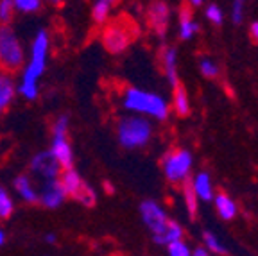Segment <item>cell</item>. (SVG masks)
<instances>
[{
  "label": "cell",
  "mask_w": 258,
  "mask_h": 256,
  "mask_svg": "<svg viewBox=\"0 0 258 256\" xmlns=\"http://www.w3.org/2000/svg\"><path fill=\"white\" fill-rule=\"evenodd\" d=\"M13 186H15V192L18 194V197L24 203L27 204L38 203V184L29 174H18L15 177V181H13Z\"/></svg>",
  "instance_id": "4fadbf2b"
},
{
  "label": "cell",
  "mask_w": 258,
  "mask_h": 256,
  "mask_svg": "<svg viewBox=\"0 0 258 256\" xmlns=\"http://www.w3.org/2000/svg\"><path fill=\"white\" fill-rule=\"evenodd\" d=\"M192 154L185 149H172L161 158V170L167 181L172 184H183L188 181L192 170Z\"/></svg>",
  "instance_id": "52a82bcc"
},
{
  "label": "cell",
  "mask_w": 258,
  "mask_h": 256,
  "mask_svg": "<svg viewBox=\"0 0 258 256\" xmlns=\"http://www.w3.org/2000/svg\"><path fill=\"white\" fill-rule=\"evenodd\" d=\"M172 109L176 115L179 116H186L190 113V99L186 90L183 88L181 84L176 86L172 92Z\"/></svg>",
  "instance_id": "44dd1931"
},
{
  "label": "cell",
  "mask_w": 258,
  "mask_h": 256,
  "mask_svg": "<svg viewBox=\"0 0 258 256\" xmlns=\"http://www.w3.org/2000/svg\"><path fill=\"white\" fill-rule=\"evenodd\" d=\"M203 240H205V247H206V251H208V252H215V254H221V256L228 254V249L222 245V242L219 240L214 233L205 231V233H203Z\"/></svg>",
  "instance_id": "d4e9b609"
},
{
  "label": "cell",
  "mask_w": 258,
  "mask_h": 256,
  "mask_svg": "<svg viewBox=\"0 0 258 256\" xmlns=\"http://www.w3.org/2000/svg\"><path fill=\"white\" fill-rule=\"evenodd\" d=\"M214 203H215V210H217L219 217L222 220H231L237 217V204L231 199L230 196L219 192L214 196Z\"/></svg>",
  "instance_id": "ac0fdd59"
},
{
  "label": "cell",
  "mask_w": 258,
  "mask_h": 256,
  "mask_svg": "<svg viewBox=\"0 0 258 256\" xmlns=\"http://www.w3.org/2000/svg\"><path fill=\"white\" fill-rule=\"evenodd\" d=\"M4 242H6V231L0 229V245H4Z\"/></svg>",
  "instance_id": "e575fe53"
},
{
  "label": "cell",
  "mask_w": 258,
  "mask_h": 256,
  "mask_svg": "<svg viewBox=\"0 0 258 256\" xmlns=\"http://www.w3.org/2000/svg\"><path fill=\"white\" fill-rule=\"evenodd\" d=\"M120 104L131 115H140L149 120L163 122L170 115V104L163 95L151 90L127 86L120 95Z\"/></svg>",
  "instance_id": "7a4b0ae2"
},
{
  "label": "cell",
  "mask_w": 258,
  "mask_h": 256,
  "mask_svg": "<svg viewBox=\"0 0 258 256\" xmlns=\"http://www.w3.org/2000/svg\"><path fill=\"white\" fill-rule=\"evenodd\" d=\"M133 25L127 24L125 20H115L111 24L104 25L102 31V45L108 52L122 54L129 43L133 41Z\"/></svg>",
  "instance_id": "ba28073f"
},
{
  "label": "cell",
  "mask_w": 258,
  "mask_h": 256,
  "mask_svg": "<svg viewBox=\"0 0 258 256\" xmlns=\"http://www.w3.org/2000/svg\"><path fill=\"white\" fill-rule=\"evenodd\" d=\"M29 170L31 174L29 176L36 181V184L48 183V181H57L61 174V167L57 165V161L54 160V156L47 151L36 152L34 156L31 158V163H29Z\"/></svg>",
  "instance_id": "9c48e42d"
},
{
  "label": "cell",
  "mask_w": 258,
  "mask_h": 256,
  "mask_svg": "<svg viewBox=\"0 0 258 256\" xmlns=\"http://www.w3.org/2000/svg\"><path fill=\"white\" fill-rule=\"evenodd\" d=\"M198 31H199V25L198 22L194 20L192 13L186 8H183L179 11V18H177V34H179V38L183 41H188L198 34Z\"/></svg>",
  "instance_id": "e0dca14e"
},
{
  "label": "cell",
  "mask_w": 258,
  "mask_h": 256,
  "mask_svg": "<svg viewBox=\"0 0 258 256\" xmlns=\"http://www.w3.org/2000/svg\"><path fill=\"white\" fill-rule=\"evenodd\" d=\"M153 138V124L140 115H125L117 124V140L127 151L149 145Z\"/></svg>",
  "instance_id": "3957f363"
},
{
  "label": "cell",
  "mask_w": 258,
  "mask_h": 256,
  "mask_svg": "<svg viewBox=\"0 0 258 256\" xmlns=\"http://www.w3.org/2000/svg\"><path fill=\"white\" fill-rule=\"evenodd\" d=\"M15 212V201L9 190L0 184V219H9Z\"/></svg>",
  "instance_id": "603a6c76"
},
{
  "label": "cell",
  "mask_w": 258,
  "mask_h": 256,
  "mask_svg": "<svg viewBox=\"0 0 258 256\" xmlns=\"http://www.w3.org/2000/svg\"><path fill=\"white\" fill-rule=\"evenodd\" d=\"M183 197H185V204H186V210H188L190 219H196V215H198V197L194 194L190 179L183 183Z\"/></svg>",
  "instance_id": "cb8c5ba5"
},
{
  "label": "cell",
  "mask_w": 258,
  "mask_h": 256,
  "mask_svg": "<svg viewBox=\"0 0 258 256\" xmlns=\"http://www.w3.org/2000/svg\"><path fill=\"white\" fill-rule=\"evenodd\" d=\"M161 67H163V74H165L167 81L172 88L179 86V76H177V52L172 47H163L160 52Z\"/></svg>",
  "instance_id": "9a60e30c"
},
{
  "label": "cell",
  "mask_w": 258,
  "mask_h": 256,
  "mask_svg": "<svg viewBox=\"0 0 258 256\" xmlns=\"http://www.w3.org/2000/svg\"><path fill=\"white\" fill-rule=\"evenodd\" d=\"M167 252H169V256H192L190 247L186 245L185 240H177V242L167 244Z\"/></svg>",
  "instance_id": "f1b7e54d"
},
{
  "label": "cell",
  "mask_w": 258,
  "mask_h": 256,
  "mask_svg": "<svg viewBox=\"0 0 258 256\" xmlns=\"http://www.w3.org/2000/svg\"><path fill=\"white\" fill-rule=\"evenodd\" d=\"M120 0H95L92 6V20L97 25H106L111 15V9L118 4Z\"/></svg>",
  "instance_id": "d6986e66"
},
{
  "label": "cell",
  "mask_w": 258,
  "mask_h": 256,
  "mask_svg": "<svg viewBox=\"0 0 258 256\" xmlns=\"http://www.w3.org/2000/svg\"><path fill=\"white\" fill-rule=\"evenodd\" d=\"M199 70H201L203 76L208 77V79H215V77L221 74L219 65L215 63L214 59H210V57H201V61H199Z\"/></svg>",
  "instance_id": "484cf974"
},
{
  "label": "cell",
  "mask_w": 258,
  "mask_h": 256,
  "mask_svg": "<svg viewBox=\"0 0 258 256\" xmlns=\"http://www.w3.org/2000/svg\"><path fill=\"white\" fill-rule=\"evenodd\" d=\"M246 11V0H233L231 2V20L233 24H242Z\"/></svg>",
  "instance_id": "f546056e"
},
{
  "label": "cell",
  "mask_w": 258,
  "mask_h": 256,
  "mask_svg": "<svg viewBox=\"0 0 258 256\" xmlns=\"http://www.w3.org/2000/svg\"><path fill=\"white\" fill-rule=\"evenodd\" d=\"M16 99V81L13 74L0 70V116L4 115Z\"/></svg>",
  "instance_id": "5bb4252c"
},
{
  "label": "cell",
  "mask_w": 258,
  "mask_h": 256,
  "mask_svg": "<svg viewBox=\"0 0 258 256\" xmlns=\"http://www.w3.org/2000/svg\"><path fill=\"white\" fill-rule=\"evenodd\" d=\"M45 240L48 242V244H56V235H54V233H47V235H45Z\"/></svg>",
  "instance_id": "836d02e7"
},
{
  "label": "cell",
  "mask_w": 258,
  "mask_h": 256,
  "mask_svg": "<svg viewBox=\"0 0 258 256\" xmlns=\"http://www.w3.org/2000/svg\"><path fill=\"white\" fill-rule=\"evenodd\" d=\"M188 2H190L192 6H201V4H203V0H188Z\"/></svg>",
  "instance_id": "d590c367"
},
{
  "label": "cell",
  "mask_w": 258,
  "mask_h": 256,
  "mask_svg": "<svg viewBox=\"0 0 258 256\" xmlns=\"http://www.w3.org/2000/svg\"><path fill=\"white\" fill-rule=\"evenodd\" d=\"M27 50L13 25H0V70L15 74L24 68Z\"/></svg>",
  "instance_id": "277c9868"
},
{
  "label": "cell",
  "mask_w": 258,
  "mask_h": 256,
  "mask_svg": "<svg viewBox=\"0 0 258 256\" xmlns=\"http://www.w3.org/2000/svg\"><path fill=\"white\" fill-rule=\"evenodd\" d=\"M69 127H70V116L59 115L56 120L52 122V129H50V147H48V152H50L54 156V160L57 161L61 170L72 168L74 160H76L72 144H70Z\"/></svg>",
  "instance_id": "5b68a950"
},
{
  "label": "cell",
  "mask_w": 258,
  "mask_h": 256,
  "mask_svg": "<svg viewBox=\"0 0 258 256\" xmlns=\"http://www.w3.org/2000/svg\"><path fill=\"white\" fill-rule=\"evenodd\" d=\"M192 256H210V252L206 251V247H196L192 251Z\"/></svg>",
  "instance_id": "1f68e13d"
},
{
  "label": "cell",
  "mask_w": 258,
  "mask_h": 256,
  "mask_svg": "<svg viewBox=\"0 0 258 256\" xmlns=\"http://www.w3.org/2000/svg\"><path fill=\"white\" fill-rule=\"evenodd\" d=\"M249 34H251V38L254 40V43H258V22H253V24H251Z\"/></svg>",
  "instance_id": "4dcf8cb0"
},
{
  "label": "cell",
  "mask_w": 258,
  "mask_h": 256,
  "mask_svg": "<svg viewBox=\"0 0 258 256\" xmlns=\"http://www.w3.org/2000/svg\"><path fill=\"white\" fill-rule=\"evenodd\" d=\"M192 184V190L198 197V201H214V183H212V177H210L208 172H199L194 176V179L190 181Z\"/></svg>",
  "instance_id": "2e32d148"
},
{
  "label": "cell",
  "mask_w": 258,
  "mask_h": 256,
  "mask_svg": "<svg viewBox=\"0 0 258 256\" xmlns=\"http://www.w3.org/2000/svg\"><path fill=\"white\" fill-rule=\"evenodd\" d=\"M16 11L11 0H0V25H11Z\"/></svg>",
  "instance_id": "4316f807"
},
{
  "label": "cell",
  "mask_w": 258,
  "mask_h": 256,
  "mask_svg": "<svg viewBox=\"0 0 258 256\" xmlns=\"http://www.w3.org/2000/svg\"><path fill=\"white\" fill-rule=\"evenodd\" d=\"M43 2H47L48 6H54V8H59L64 4V0H43Z\"/></svg>",
  "instance_id": "d6a6232c"
},
{
  "label": "cell",
  "mask_w": 258,
  "mask_h": 256,
  "mask_svg": "<svg viewBox=\"0 0 258 256\" xmlns=\"http://www.w3.org/2000/svg\"><path fill=\"white\" fill-rule=\"evenodd\" d=\"M64 199H67V196L61 188L59 181H48V183L38 184V203L43 208L56 210L64 203Z\"/></svg>",
  "instance_id": "7c38bea8"
},
{
  "label": "cell",
  "mask_w": 258,
  "mask_h": 256,
  "mask_svg": "<svg viewBox=\"0 0 258 256\" xmlns=\"http://www.w3.org/2000/svg\"><path fill=\"white\" fill-rule=\"evenodd\" d=\"M205 16H206V20L214 25H221L222 20H224V13H222V9L219 8L217 4H210L208 8L205 9Z\"/></svg>",
  "instance_id": "83f0119b"
},
{
  "label": "cell",
  "mask_w": 258,
  "mask_h": 256,
  "mask_svg": "<svg viewBox=\"0 0 258 256\" xmlns=\"http://www.w3.org/2000/svg\"><path fill=\"white\" fill-rule=\"evenodd\" d=\"M50 56V34L47 29H38L29 45L24 68L20 70V79L16 83V95L32 102L40 95V79L43 77Z\"/></svg>",
  "instance_id": "6da1fadb"
},
{
  "label": "cell",
  "mask_w": 258,
  "mask_h": 256,
  "mask_svg": "<svg viewBox=\"0 0 258 256\" xmlns=\"http://www.w3.org/2000/svg\"><path fill=\"white\" fill-rule=\"evenodd\" d=\"M183 236H185V231H183L181 224L176 222V220H169V224H167L165 231L161 233L158 236H153L154 242L161 245H167L170 242H177V240H183Z\"/></svg>",
  "instance_id": "ffe728a7"
},
{
  "label": "cell",
  "mask_w": 258,
  "mask_h": 256,
  "mask_svg": "<svg viewBox=\"0 0 258 256\" xmlns=\"http://www.w3.org/2000/svg\"><path fill=\"white\" fill-rule=\"evenodd\" d=\"M13 8L18 15H36L43 8V0H11Z\"/></svg>",
  "instance_id": "7402d4cb"
},
{
  "label": "cell",
  "mask_w": 258,
  "mask_h": 256,
  "mask_svg": "<svg viewBox=\"0 0 258 256\" xmlns=\"http://www.w3.org/2000/svg\"><path fill=\"white\" fill-rule=\"evenodd\" d=\"M169 20H170V9L165 2L156 0L153 2L147 11V22H149L151 31L156 34L160 40L167 36V31H169Z\"/></svg>",
  "instance_id": "8fae6325"
},
{
  "label": "cell",
  "mask_w": 258,
  "mask_h": 256,
  "mask_svg": "<svg viewBox=\"0 0 258 256\" xmlns=\"http://www.w3.org/2000/svg\"><path fill=\"white\" fill-rule=\"evenodd\" d=\"M57 181H59L61 188H63V192L67 197L76 199L77 203H81L83 206H86V208H90V206L95 204V201H97L95 190L83 179V176H81L74 167L61 170Z\"/></svg>",
  "instance_id": "8992f818"
},
{
  "label": "cell",
  "mask_w": 258,
  "mask_h": 256,
  "mask_svg": "<svg viewBox=\"0 0 258 256\" xmlns=\"http://www.w3.org/2000/svg\"><path fill=\"white\" fill-rule=\"evenodd\" d=\"M140 215L144 224L149 228V231L153 233V236H158L165 231L167 224H169V217H167L165 210L161 208L156 201H144L140 204Z\"/></svg>",
  "instance_id": "30bf717a"
}]
</instances>
